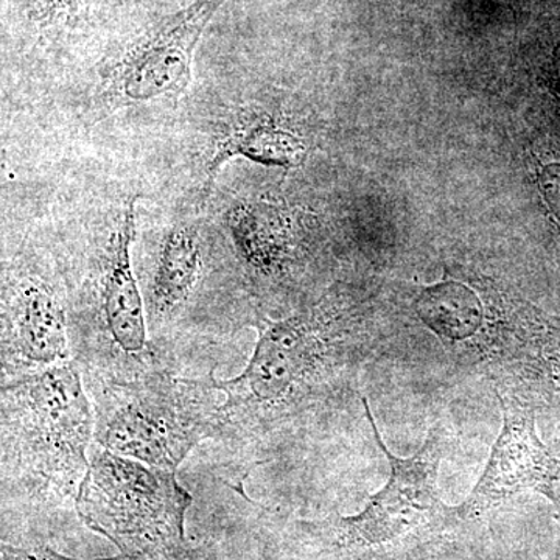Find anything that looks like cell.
I'll use <instances>...</instances> for the list:
<instances>
[{
    "instance_id": "ba28073f",
    "label": "cell",
    "mask_w": 560,
    "mask_h": 560,
    "mask_svg": "<svg viewBox=\"0 0 560 560\" xmlns=\"http://www.w3.org/2000/svg\"><path fill=\"white\" fill-rule=\"evenodd\" d=\"M224 2L195 0L135 40L110 70V95L125 105L179 97L190 84L202 32Z\"/></svg>"
},
{
    "instance_id": "8992f818",
    "label": "cell",
    "mask_w": 560,
    "mask_h": 560,
    "mask_svg": "<svg viewBox=\"0 0 560 560\" xmlns=\"http://www.w3.org/2000/svg\"><path fill=\"white\" fill-rule=\"evenodd\" d=\"M136 198L128 200L95 268L90 318L70 330L72 359L88 382H124L162 370L145 300L132 268Z\"/></svg>"
},
{
    "instance_id": "9a60e30c",
    "label": "cell",
    "mask_w": 560,
    "mask_h": 560,
    "mask_svg": "<svg viewBox=\"0 0 560 560\" xmlns=\"http://www.w3.org/2000/svg\"><path fill=\"white\" fill-rule=\"evenodd\" d=\"M9 555L13 556L14 560H79L62 556L60 552L51 551L50 548H31V550H14L9 548ZM98 560H165V559H147L139 558V556L121 555L119 558L113 559H98Z\"/></svg>"
},
{
    "instance_id": "9c48e42d",
    "label": "cell",
    "mask_w": 560,
    "mask_h": 560,
    "mask_svg": "<svg viewBox=\"0 0 560 560\" xmlns=\"http://www.w3.org/2000/svg\"><path fill=\"white\" fill-rule=\"evenodd\" d=\"M495 394L503 410V427L480 480L459 506L460 514L466 521L480 517L511 497L530 490L550 500L560 515V458L540 441L533 405Z\"/></svg>"
},
{
    "instance_id": "e0dca14e",
    "label": "cell",
    "mask_w": 560,
    "mask_h": 560,
    "mask_svg": "<svg viewBox=\"0 0 560 560\" xmlns=\"http://www.w3.org/2000/svg\"><path fill=\"white\" fill-rule=\"evenodd\" d=\"M550 72L551 83L555 84L556 91L560 94V43L552 51Z\"/></svg>"
},
{
    "instance_id": "3957f363",
    "label": "cell",
    "mask_w": 560,
    "mask_h": 560,
    "mask_svg": "<svg viewBox=\"0 0 560 560\" xmlns=\"http://www.w3.org/2000/svg\"><path fill=\"white\" fill-rule=\"evenodd\" d=\"M94 440L151 467L178 470L191 448L226 433L215 377L178 378L162 370L132 381H90Z\"/></svg>"
},
{
    "instance_id": "4fadbf2b",
    "label": "cell",
    "mask_w": 560,
    "mask_h": 560,
    "mask_svg": "<svg viewBox=\"0 0 560 560\" xmlns=\"http://www.w3.org/2000/svg\"><path fill=\"white\" fill-rule=\"evenodd\" d=\"M419 319L456 359L466 361L481 335L485 312L478 294L456 280L422 290L415 304Z\"/></svg>"
},
{
    "instance_id": "5b68a950",
    "label": "cell",
    "mask_w": 560,
    "mask_h": 560,
    "mask_svg": "<svg viewBox=\"0 0 560 560\" xmlns=\"http://www.w3.org/2000/svg\"><path fill=\"white\" fill-rule=\"evenodd\" d=\"M191 501L176 471L125 458L94 442L75 508L84 525L121 555L168 560L183 550Z\"/></svg>"
},
{
    "instance_id": "7a4b0ae2",
    "label": "cell",
    "mask_w": 560,
    "mask_h": 560,
    "mask_svg": "<svg viewBox=\"0 0 560 560\" xmlns=\"http://www.w3.org/2000/svg\"><path fill=\"white\" fill-rule=\"evenodd\" d=\"M2 477L77 499L94 444V408L75 361L2 383Z\"/></svg>"
},
{
    "instance_id": "6da1fadb",
    "label": "cell",
    "mask_w": 560,
    "mask_h": 560,
    "mask_svg": "<svg viewBox=\"0 0 560 560\" xmlns=\"http://www.w3.org/2000/svg\"><path fill=\"white\" fill-rule=\"evenodd\" d=\"M259 340L238 377L217 381L226 431H267L331 399L352 381L370 346L327 311L254 323Z\"/></svg>"
},
{
    "instance_id": "5bb4252c",
    "label": "cell",
    "mask_w": 560,
    "mask_h": 560,
    "mask_svg": "<svg viewBox=\"0 0 560 560\" xmlns=\"http://www.w3.org/2000/svg\"><path fill=\"white\" fill-rule=\"evenodd\" d=\"M90 0H36V14L46 27L68 25L81 14Z\"/></svg>"
},
{
    "instance_id": "2e32d148",
    "label": "cell",
    "mask_w": 560,
    "mask_h": 560,
    "mask_svg": "<svg viewBox=\"0 0 560 560\" xmlns=\"http://www.w3.org/2000/svg\"><path fill=\"white\" fill-rule=\"evenodd\" d=\"M540 184L547 201L550 202L552 210L558 213L560 219V165L552 164L545 167L541 172Z\"/></svg>"
},
{
    "instance_id": "7c38bea8",
    "label": "cell",
    "mask_w": 560,
    "mask_h": 560,
    "mask_svg": "<svg viewBox=\"0 0 560 560\" xmlns=\"http://www.w3.org/2000/svg\"><path fill=\"white\" fill-rule=\"evenodd\" d=\"M226 226L238 257L257 275H275L289 261V220L270 202H238L226 213Z\"/></svg>"
},
{
    "instance_id": "30bf717a",
    "label": "cell",
    "mask_w": 560,
    "mask_h": 560,
    "mask_svg": "<svg viewBox=\"0 0 560 560\" xmlns=\"http://www.w3.org/2000/svg\"><path fill=\"white\" fill-rule=\"evenodd\" d=\"M206 248L194 224L178 223L165 232L158 248L145 308L149 330L167 334L187 312L205 280Z\"/></svg>"
},
{
    "instance_id": "8fae6325",
    "label": "cell",
    "mask_w": 560,
    "mask_h": 560,
    "mask_svg": "<svg viewBox=\"0 0 560 560\" xmlns=\"http://www.w3.org/2000/svg\"><path fill=\"white\" fill-rule=\"evenodd\" d=\"M302 153L304 145L293 132L279 127L267 117L238 114L221 130L213 143L202 180L201 200L208 197L223 165L235 158H243L257 164L291 167L301 160Z\"/></svg>"
},
{
    "instance_id": "52a82bcc",
    "label": "cell",
    "mask_w": 560,
    "mask_h": 560,
    "mask_svg": "<svg viewBox=\"0 0 560 560\" xmlns=\"http://www.w3.org/2000/svg\"><path fill=\"white\" fill-rule=\"evenodd\" d=\"M60 287L38 268H11L2 289V383L72 361Z\"/></svg>"
},
{
    "instance_id": "277c9868",
    "label": "cell",
    "mask_w": 560,
    "mask_h": 560,
    "mask_svg": "<svg viewBox=\"0 0 560 560\" xmlns=\"http://www.w3.org/2000/svg\"><path fill=\"white\" fill-rule=\"evenodd\" d=\"M363 401L372 433L389 463V478L366 508L334 523L335 541L345 550L363 552L377 560H419L430 556L445 536L466 518L459 508L442 501L438 475L448 447V431L438 420L422 447L408 458L394 455L382 440L370 404Z\"/></svg>"
}]
</instances>
